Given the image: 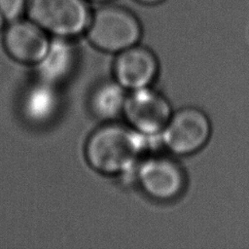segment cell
Returning a JSON list of instances; mask_svg holds the SVG:
<instances>
[{
    "mask_svg": "<svg viewBox=\"0 0 249 249\" xmlns=\"http://www.w3.org/2000/svg\"><path fill=\"white\" fill-rule=\"evenodd\" d=\"M147 135L131 126L107 124L94 130L86 144L89 164L103 174L126 172L140 160L147 148Z\"/></svg>",
    "mask_w": 249,
    "mask_h": 249,
    "instance_id": "1",
    "label": "cell"
},
{
    "mask_svg": "<svg viewBox=\"0 0 249 249\" xmlns=\"http://www.w3.org/2000/svg\"><path fill=\"white\" fill-rule=\"evenodd\" d=\"M86 32L92 46L118 53L137 45L142 27L137 17L129 10L117 5H104L91 14Z\"/></svg>",
    "mask_w": 249,
    "mask_h": 249,
    "instance_id": "2",
    "label": "cell"
},
{
    "mask_svg": "<svg viewBox=\"0 0 249 249\" xmlns=\"http://www.w3.org/2000/svg\"><path fill=\"white\" fill-rule=\"evenodd\" d=\"M26 13L48 33L68 39L87 31L92 14L88 0H29Z\"/></svg>",
    "mask_w": 249,
    "mask_h": 249,
    "instance_id": "3",
    "label": "cell"
},
{
    "mask_svg": "<svg viewBox=\"0 0 249 249\" xmlns=\"http://www.w3.org/2000/svg\"><path fill=\"white\" fill-rule=\"evenodd\" d=\"M211 124L199 109L186 107L171 115L161 131L166 148L177 155H189L201 149L208 141Z\"/></svg>",
    "mask_w": 249,
    "mask_h": 249,
    "instance_id": "4",
    "label": "cell"
},
{
    "mask_svg": "<svg viewBox=\"0 0 249 249\" xmlns=\"http://www.w3.org/2000/svg\"><path fill=\"white\" fill-rule=\"evenodd\" d=\"M123 114L132 128L151 136L161 133L172 112L163 95L145 87L133 89L126 95Z\"/></svg>",
    "mask_w": 249,
    "mask_h": 249,
    "instance_id": "5",
    "label": "cell"
},
{
    "mask_svg": "<svg viewBox=\"0 0 249 249\" xmlns=\"http://www.w3.org/2000/svg\"><path fill=\"white\" fill-rule=\"evenodd\" d=\"M136 175L142 190L160 201L176 198L185 187L183 169L176 161L165 157L144 159L137 166Z\"/></svg>",
    "mask_w": 249,
    "mask_h": 249,
    "instance_id": "6",
    "label": "cell"
},
{
    "mask_svg": "<svg viewBox=\"0 0 249 249\" xmlns=\"http://www.w3.org/2000/svg\"><path fill=\"white\" fill-rule=\"evenodd\" d=\"M8 53L22 63H40L46 56L51 40L36 22L21 18L11 21L4 34Z\"/></svg>",
    "mask_w": 249,
    "mask_h": 249,
    "instance_id": "7",
    "label": "cell"
},
{
    "mask_svg": "<svg viewBox=\"0 0 249 249\" xmlns=\"http://www.w3.org/2000/svg\"><path fill=\"white\" fill-rule=\"evenodd\" d=\"M158 71L159 63L155 54L138 45L118 53L114 63L116 82L130 90L149 87Z\"/></svg>",
    "mask_w": 249,
    "mask_h": 249,
    "instance_id": "8",
    "label": "cell"
},
{
    "mask_svg": "<svg viewBox=\"0 0 249 249\" xmlns=\"http://www.w3.org/2000/svg\"><path fill=\"white\" fill-rule=\"evenodd\" d=\"M74 48L68 38L56 37L51 41L49 51L40 62L42 75L49 81H57L66 76L74 61Z\"/></svg>",
    "mask_w": 249,
    "mask_h": 249,
    "instance_id": "9",
    "label": "cell"
},
{
    "mask_svg": "<svg viewBox=\"0 0 249 249\" xmlns=\"http://www.w3.org/2000/svg\"><path fill=\"white\" fill-rule=\"evenodd\" d=\"M117 82L104 83L97 87L90 97V108L100 119H113L123 113L126 94Z\"/></svg>",
    "mask_w": 249,
    "mask_h": 249,
    "instance_id": "10",
    "label": "cell"
},
{
    "mask_svg": "<svg viewBox=\"0 0 249 249\" xmlns=\"http://www.w3.org/2000/svg\"><path fill=\"white\" fill-rule=\"evenodd\" d=\"M54 107V96L46 88H38L29 95L27 110L30 116L35 119H42L49 116Z\"/></svg>",
    "mask_w": 249,
    "mask_h": 249,
    "instance_id": "11",
    "label": "cell"
},
{
    "mask_svg": "<svg viewBox=\"0 0 249 249\" xmlns=\"http://www.w3.org/2000/svg\"><path fill=\"white\" fill-rule=\"evenodd\" d=\"M29 0H0V11L7 21L21 18L26 12Z\"/></svg>",
    "mask_w": 249,
    "mask_h": 249,
    "instance_id": "12",
    "label": "cell"
},
{
    "mask_svg": "<svg viewBox=\"0 0 249 249\" xmlns=\"http://www.w3.org/2000/svg\"><path fill=\"white\" fill-rule=\"evenodd\" d=\"M135 1L140 4H143V5H157L165 0H135Z\"/></svg>",
    "mask_w": 249,
    "mask_h": 249,
    "instance_id": "13",
    "label": "cell"
},
{
    "mask_svg": "<svg viewBox=\"0 0 249 249\" xmlns=\"http://www.w3.org/2000/svg\"><path fill=\"white\" fill-rule=\"evenodd\" d=\"M5 21H7L6 20V18H5V17L3 16V14H2V12L0 11V30L2 29V27H3V25H4V23H5Z\"/></svg>",
    "mask_w": 249,
    "mask_h": 249,
    "instance_id": "14",
    "label": "cell"
},
{
    "mask_svg": "<svg viewBox=\"0 0 249 249\" xmlns=\"http://www.w3.org/2000/svg\"><path fill=\"white\" fill-rule=\"evenodd\" d=\"M89 2H96V3H107L112 0H88Z\"/></svg>",
    "mask_w": 249,
    "mask_h": 249,
    "instance_id": "15",
    "label": "cell"
}]
</instances>
